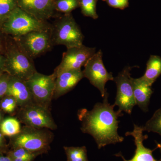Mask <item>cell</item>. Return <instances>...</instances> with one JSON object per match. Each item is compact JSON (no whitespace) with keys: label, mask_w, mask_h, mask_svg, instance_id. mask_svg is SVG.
<instances>
[{"label":"cell","mask_w":161,"mask_h":161,"mask_svg":"<svg viewBox=\"0 0 161 161\" xmlns=\"http://www.w3.org/2000/svg\"><path fill=\"white\" fill-rule=\"evenodd\" d=\"M16 115L20 123L26 126L52 130L58 129L50 109L36 102L19 108Z\"/></svg>","instance_id":"cell-7"},{"label":"cell","mask_w":161,"mask_h":161,"mask_svg":"<svg viewBox=\"0 0 161 161\" xmlns=\"http://www.w3.org/2000/svg\"><path fill=\"white\" fill-rule=\"evenodd\" d=\"M67 161H89L86 147H64Z\"/></svg>","instance_id":"cell-19"},{"label":"cell","mask_w":161,"mask_h":161,"mask_svg":"<svg viewBox=\"0 0 161 161\" xmlns=\"http://www.w3.org/2000/svg\"><path fill=\"white\" fill-rule=\"evenodd\" d=\"M4 72L21 80H27L37 71L33 60L30 58L13 38L6 40Z\"/></svg>","instance_id":"cell-4"},{"label":"cell","mask_w":161,"mask_h":161,"mask_svg":"<svg viewBox=\"0 0 161 161\" xmlns=\"http://www.w3.org/2000/svg\"><path fill=\"white\" fill-rule=\"evenodd\" d=\"M6 155L9 158H18L25 159L31 161H34L38 156L36 154L29 152L28 150L21 147L11 149L6 153Z\"/></svg>","instance_id":"cell-23"},{"label":"cell","mask_w":161,"mask_h":161,"mask_svg":"<svg viewBox=\"0 0 161 161\" xmlns=\"http://www.w3.org/2000/svg\"><path fill=\"white\" fill-rule=\"evenodd\" d=\"M0 108L5 114L13 116L16 115L19 107L16 100L13 96L6 95L0 101Z\"/></svg>","instance_id":"cell-21"},{"label":"cell","mask_w":161,"mask_h":161,"mask_svg":"<svg viewBox=\"0 0 161 161\" xmlns=\"http://www.w3.org/2000/svg\"><path fill=\"white\" fill-rule=\"evenodd\" d=\"M81 69H71L61 72L56 77L53 98L57 99L73 90L82 78Z\"/></svg>","instance_id":"cell-14"},{"label":"cell","mask_w":161,"mask_h":161,"mask_svg":"<svg viewBox=\"0 0 161 161\" xmlns=\"http://www.w3.org/2000/svg\"><path fill=\"white\" fill-rule=\"evenodd\" d=\"M6 95L13 96L16 100L19 108L35 103L25 81L12 76L9 77Z\"/></svg>","instance_id":"cell-15"},{"label":"cell","mask_w":161,"mask_h":161,"mask_svg":"<svg viewBox=\"0 0 161 161\" xmlns=\"http://www.w3.org/2000/svg\"><path fill=\"white\" fill-rule=\"evenodd\" d=\"M111 7L123 9L129 6V0H106Z\"/></svg>","instance_id":"cell-27"},{"label":"cell","mask_w":161,"mask_h":161,"mask_svg":"<svg viewBox=\"0 0 161 161\" xmlns=\"http://www.w3.org/2000/svg\"><path fill=\"white\" fill-rule=\"evenodd\" d=\"M161 75V58L156 55H151L147 61L145 74L140 78L144 82L152 86L153 84Z\"/></svg>","instance_id":"cell-17"},{"label":"cell","mask_w":161,"mask_h":161,"mask_svg":"<svg viewBox=\"0 0 161 161\" xmlns=\"http://www.w3.org/2000/svg\"><path fill=\"white\" fill-rule=\"evenodd\" d=\"M56 78L54 73L47 75L36 71L25 80L35 102L51 109L54 94Z\"/></svg>","instance_id":"cell-8"},{"label":"cell","mask_w":161,"mask_h":161,"mask_svg":"<svg viewBox=\"0 0 161 161\" xmlns=\"http://www.w3.org/2000/svg\"><path fill=\"white\" fill-rule=\"evenodd\" d=\"M13 38L33 60L49 51L53 46L52 41L51 28L31 31Z\"/></svg>","instance_id":"cell-6"},{"label":"cell","mask_w":161,"mask_h":161,"mask_svg":"<svg viewBox=\"0 0 161 161\" xmlns=\"http://www.w3.org/2000/svg\"><path fill=\"white\" fill-rule=\"evenodd\" d=\"M96 53L94 47H89L83 45L67 48L63 54L62 60L53 73L55 76L61 72L71 69H80L88 60Z\"/></svg>","instance_id":"cell-11"},{"label":"cell","mask_w":161,"mask_h":161,"mask_svg":"<svg viewBox=\"0 0 161 161\" xmlns=\"http://www.w3.org/2000/svg\"><path fill=\"white\" fill-rule=\"evenodd\" d=\"M18 6L17 0H0V19L3 21Z\"/></svg>","instance_id":"cell-25"},{"label":"cell","mask_w":161,"mask_h":161,"mask_svg":"<svg viewBox=\"0 0 161 161\" xmlns=\"http://www.w3.org/2000/svg\"><path fill=\"white\" fill-rule=\"evenodd\" d=\"M2 20L0 19V24H1V23H2Z\"/></svg>","instance_id":"cell-35"},{"label":"cell","mask_w":161,"mask_h":161,"mask_svg":"<svg viewBox=\"0 0 161 161\" xmlns=\"http://www.w3.org/2000/svg\"><path fill=\"white\" fill-rule=\"evenodd\" d=\"M10 75L4 72L0 77V101L6 95L8 90Z\"/></svg>","instance_id":"cell-26"},{"label":"cell","mask_w":161,"mask_h":161,"mask_svg":"<svg viewBox=\"0 0 161 161\" xmlns=\"http://www.w3.org/2000/svg\"><path fill=\"white\" fill-rule=\"evenodd\" d=\"M143 132L142 127L134 125L133 131L125 133L126 136H131L134 138V143L136 147L135 153L132 159H125L120 152L115 155L120 157L123 161H161V160H157L155 159L153 156L152 153L154 150H150L144 146V141L148 138V136L144 135Z\"/></svg>","instance_id":"cell-13"},{"label":"cell","mask_w":161,"mask_h":161,"mask_svg":"<svg viewBox=\"0 0 161 161\" xmlns=\"http://www.w3.org/2000/svg\"><path fill=\"white\" fill-rule=\"evenodd\" d=\"M142 127L144 131L158 133L161 136V107Z\"/></svg>","instance_id":"cell-20"},{"label":"cell","mask_w":161,"mask_h":161,"mask_svg":"<svg viewBox=\"0 0 161 161\" xmlns=\"http://www.w3.org/2000/svg\"><path fill=\"white\" fill-rule=\"evenodd\" d=\"M9 145L7 144L5 136L0 132V153H6L9 151Z\"/></svg>","instance_id":"cell-28"},{"label":"cell","mask_w":161,"mask_h":161,"mask_svg":"<svg viewBox=\"0 0 161 161\" xmlns=\"http://www.w3.org/2000/svg\"><path fill=\"white\" fill-rule=\"evenodd\" d=\"M3 73H4L3 72H0V77H1V76L3 75Z\"/></svg>","instance_id":"cell-34"},{"label":"cell","mask_w":161,"mask_h":161,"mask_svg":"<svg viewBox=\"0 0 161 161\" xmlns=\"http://www.w3.org/2000/svg\"><path fill=\"white\" fill-rule=\"evenodd\" d=\"M132 68L129 66L125 68L113 80L117 86L114 104L118 106L119 111H124L130 115L133 107L136 105L130 74Z\"/></svg>","instance_id":"cell-10"},{"label":"cell","mask_w":161,"mask_h":161,"mask_svg":"<svg viewBox=\"0 0 161 161\" xmlns=\"http://www.w3.org/2000/svg\"><path fill=\"white\" fill-rule=\"evenodd\" d=\"M51 25L40 21L19 6L15 8L0 24V31L3 34L17 37L33 31L45 30Z\"/></svg>","instance_id":"cell-3"},{"label":"cell","mask_w":161,"mask_h":161,"mask_svg":"<svg viewBox=\"0 0 161 161\" xmlns=\"http://www.w3.org/2000/svg\"><path fill=\"white\" fill-rule=\"evenodd\" d=\"M106 92L102 103L95 104L92 110H78V119L81 122L82 132L92 136L98 149L110 144L122 142L124 138L119 135L118 118L123 115L122 112L114 109L115 105L109 103Z\"/></svg>","instance_id":"cell-1"},{"label":"cell","mask_w":161,"mask_h":161,"mask_svg":"<svg viewBox=\"0 0 161 161\" xmlns=\"http://www.w3.org/2000/svg\"><path fill=\"white\" fill-rule=\"evenodd\" d=\"M56 0H17L18 6L37 19L46 22L53 15Z\"/></svg>","instance_id":"cell-12"},{"label":"cell","mask_w":161,"mask_h":161,"mask_svg":"<svg viewBox=\"0 0 161 161\" xmlns=\"http://www.w3.org/2000/svg\"><path fill=\"white\" fill-rule=\"evenodd\" d=\"M157 148L159 149L160 151L161 154V143H157ZM160 160H161V158Z\"/></svg>","instance_id":"cell-33"},{"label":"cell","mask_w":161,"mask_h":161,"mask_svg":"<svg viewBox=\"0 0 161 161\" xmlns=\"http://www.w3.org/2000/svg\"><path fill=\"white\" fill-rule=\"evenodd\" d=\"M131 80L136 105L144 112H148L150 98L153 93L151 86L144 82L140 78H132Z\"/></svg>","instance_id":"cell-16"},{"label":"cell","mask_w":161,"mask_h":161,"mask_svg":"<svg viewBox=\"0 0 161 161\" xmlns=\"http://www.w3.org/2000/svg\"><path fill=\"white\" fill-rule=\"evenodd\" d=\"M54 134L49 129L24 125L17 135L9 138V147L11 149L21 147L37 156L50 150Z\"/></svg>","instance_id":"cell-2"},{"label":"cell","mask_w":161,"mask_h":161,"mask_svg":"<svg viewBox=\"0 0 161 161\" xmlns=\"http://www.w3.org/2000/svg\"><path fill=\"white\" fill-rule=\"evenodd\" d=\"M79 3L84 15L95 19H98L96 11V0H79Z\"/></svg>","instance_id":"cell-22"},{"label":"cell","mask_w":161,"mask_h":161,"mask_svg":"<svg viewBox=\"0 0 161 161\" xmlns=\"http://www.w3.org/2000/svg\"><path fill=\"white\" fill-rule=\"evenodd\" d=\"M102 57V52L99 50L88 60L82 72L84 78H87L90 83L99 90L103 98L107 92L106 84L109 80H113L114 78L112 73H108L105 67Z\"/></svg>","instance_id":"cell-9"},{"label":"cell","mask_w":161,"mask_h":161,"mask_svg":"<svg viewBox=\"0 0 161 161\" xmlns=\"http://www.w3.org/2000/svg\"><path fill=\"white\" fill-rule=\"evenodd\" d=\"M0 161H11L7 155H3V153H0Z\"/></svg>","instance_id":"cell-31"},{"label":"cell","mask_w":161,"mask_h":161,"mask_svg":"<svg viewBox=\"0 0 161 161\" xmlns=\"http://www.w3.org/2000/svg\"><path fill=\"white\" fill-rule=\"evenodd\" d=\"M5 113L3 112V110L0 108V124H1L2 122L3 121L4 119L5 118L4 116H5Z\"/></svg>","instance_id":"cell-32"},{"label":"cell","mask_w":161,"mask_h":161,"mask_svg":"<svg viewBox=\"0 0 161 161\" xmlns=\"http://www.w3.org/2000/svg\"><path fill=\"white\" fill-rule=\"evenodd\" d=\"M79 6V0H56V10L69 14Z\"/></svg>","instance_id":"cell-24"},{"label":"cell","mask_w":161,"mask_h":161,"mask_svg":"<svg viewBox=\"0 0 161 161\" xmlns=\"http://www.w3.org/2000/svg\"><path fill=\"white\" fill-rule=\"evenodd\" d=\"M53 46L63 45L67 48L83 45L84 36L70 14H66L51 25Z\"/></svg>","instance_id":"cell-5"},{"label":"cell","mask_w":161,"mask_h":161,"mask_svg":"<svg viewBox=\"0 0 161 161\" xmlns=\"http://www.w3.org/2000/svg\"><path fill=\"white\" fill-rule=\"evenodd\" d=\"M21 123L17 117L8 116L0 124V132L4 136L11 137L17 135L21 131Z\"/></svg>","instance_id":"cell-18"},{"label":"cell","mask_w":161,"mask_h":161,"mask_svg":"<svg viewBox=\"0 0 161 161\" xmlns=\"http://www.w3.org/2000/svg\"><path fill=\"white\" fill-rule=\"evenodd\" d=\"M2 33L0 31V53L4 54L5 50V45H6V40L3 41L2 39L1 34Z\"/></svg>","instance_id":"cell-30"},{"label":"cell","mask_w":161,"mask_h":161,"mask_svg":"<svg viewBox=\"0 0 161 161\" xmlns=\"http://www.w3.org/2000/svg\"><path fill=\"white\" fill-rule=\"evenodd\" d=\"M6 57L5 55L0 53V72H4L5 64H6Z\"/></svg>","instance_id":"cell-29"}]
</instances>
